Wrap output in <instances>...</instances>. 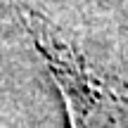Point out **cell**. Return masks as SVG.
Instances as JSON below:
<instances>
[{
  "label": "cell",
  "mask_w": 128,
  "mask_h": 128,
  "mask_svg": "<svg viewBox=\"0 0 128 128\" xmlns=\"http://www.w3.org/2000/svg\"><path fill=\"white\" fill-rule=\"evenodd\" d=\"M26 28L64 97L71 128H128V97L119 95L88 69L71 45L40 14H24Z\"/></svg>",
  "instance_id": "6da1fadb"
}]
</instances>
